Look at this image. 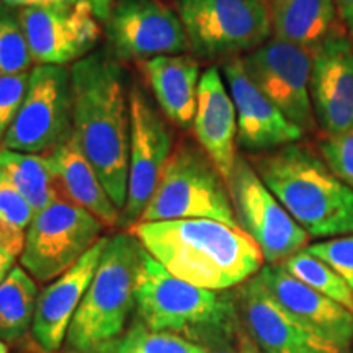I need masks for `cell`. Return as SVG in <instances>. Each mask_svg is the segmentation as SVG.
Wrapping results in <instances>:
<instances>
[{
  "instance_id": "cell-35",
  "label": "cell",
  "mask_w": 353,
  "mask_h": 353,
  "mask_svg": "<svg viewBox=\"0 0 353 353\" xmlns=\"http://www.w3.org/2000/svg\"><path fill=\"white\" fill-rule=\"evenodd\" d=\"M335 6L348 30L353 33V0H335Z\"/></svg>"
},
{
  "instance_id": "cell-32",
  "label": "cell",
  "mask_w": 353,
  "mask_h": 353,
  "mask_svg": "<svg viewBox=\"0 0 353 353\" xmlns=\"http://www.w3.org/2000/svg\"><path fill=\"white\" fill-rule=\"evenodd\" d=\"M30 72L0 76V144L15 120L28 87Z\"/></svg>"
},
{
  "instance_id": "cell-29",
  "label": "cell",
  "mask_w": 353,
  "mask_h": 353,
  "mask_svg": "<svg viewBox=\"0 0 353 353\" xmlns=\"http://www.w3.org/2000/svg\"><path fill=\"white\" fill-rule=\"evenodd\" d=\"M117 353H211V348L179 335L152 330L143 322H134L123 335Z\"/></svg>"
},
{
  "instance_id": "cell-16",
  "label": "cell",
  "mask_w": 353,
  "mask_h": 353,
  "mask_svg": "<svg viewBox=\"0 0 353 353\" xmlns=\"http://www.w3.org/2000/svg\"><path fill=\"white\" fill-rule=\"evenodd\" d=\"M311 101L322 131L342 134L353 128V46L343 34L332 33L314 51Z\"/></svg>"
},
{
  "instance_id": "cell-14",
  "label": "cell",
  "mask_w": 353,
  "mask_h": 353,
  "mask_svg": "<svg viewBox=\"0 0 353 353\" xmlns=\"http://www.w3.org/2000/svg\"><path fill=\"white\" fill-rule=\"evenodd\" d=\"M19 13L37 64L77 63L99 41V20L83 0L69 6L19 8Z\"/></svg>"
},
{
  "instance_id": "cell-18",
  "label": "cell",
  "mask_w": 353,
  "mask_h": 353,
  "mask_svg": "<svg viewBox=\"0 0 353 353\" xmlns=\"http://www.w3.org/2000/svg\"><path fill=\"white\" fill-rule=\"evenodd\" d=\"M239 309L250 339L262 353H342L303 327L255 276L241 286Z\"/></svg>"
},
{
  "instance_id": "cell-11",
  "label": "cell",
  "mask_w": 353,
  "mask_h": 353,
  "mask_svg": "<svg viewBox=\"0 0 353 353\" xmlns=\"http://www.w3.org/2000/svg\"><path fill=\"white\" fill-rule=\"evenodd\" d=\"M259 90L303 131L312 126L311 72L314 51L270 38L241 57Z\"/></svg>"
},
{
  "instance_id": "cell-10",
  "label": "cell",
  "mask_w": 353,
  "mask_h": 353,
  "mask_svg": "<svg viewBox=\"0 0 353 353\" xmlns=\"http://www.w3.org/2000/svg\"><path fill=\"white\" fill-rule=\"evenodd\" d=\"M228 190L237 224L255 241L265 262L281 263L303 249L309 234L291 218L244 157L237 156Z\"/></svg>"
},
{
  "instance_id": "cell-24",
  "label": "cell",
  "mask_w": 353,
  "mask_h": 353,
  "mask_svg": "<svg viewBox=\"0 0 353 353\" xmlns=\"http://www.w3.org/2000/svg\"><path fill=\"white\" fill-rule=\"evenodd\" d=\"M0 172L37 213L61 200L56 176L44 156L12 151L0 145Z\"/></svg>"
},
{
  "instance_id": "cell-26",
  "label": "cell",
  "mask_w": 353,
  "mask_h": 353,
  "mask_svg": "<svg viewBox=\"0 0 353 353\" xmlns=\"http://www.w3.org/2000/svg\"><path fill=\"white\" fill-rule=\"evenodd\" d=\"M280 265L299 281L353 312L352 286L332 267L309 254L306 249L298 250L296 254H293Z\"/></svg>"
},
{
  "instance_id": "cell-23",
  "label": "cell",
  "mask_w": 353,
  "mask_h": 353,
  "mask_svg": "<svg viewBox=\"0 0 353 353\" xmlns=\"http://www.w3.org/2000/svg\"><path fill=\"white\" fill-rule=\"evenodd\" d=\"M272 34L316 51L334 32L335 0H267Z\"/></svg>"
},
{
  "instance_id": "cell-7",
  "label": "cell",
  "mask_w": 353,
  "mask_h": 353,
  "mask_svg": "<svg viewBox=\"0 0 353 353\" xmlns=\"http://www.w3.org/2000/svg\"><path fill=\"white\" fill-rule=\"evenodd\" d=\"M190 50L205 59L252 51L272 37L267 0H175Z\"/></svg>"
},
{
  "instance_id": "cell-8",
  "label": "cell",
  "mask_w": 353,
  "mask_h": 353,
  "mask_svg": "<svg viewBox=\"0 0 353 353\" xmlns=\"http://www.w3.org/2000/svg\"><path fill=\"white\" fill-rule=\"evenodd\" d=\"M70 136V70L65 65H34L19 113L0 145L19 152L48 154Z\"/></svg>"
},
{
  "instance_id": "cell-41",
  "label": "cell",
  "mask_w": 353,
  "mask_h": 353,
  "mask_svg": "<svg viewBox=\"0 0 353 353\" xmlns=\"http://www.w3.org/2000/svg\"><path fill=\"white\" fill-rule=\"evenodd\" d=\"M70 353H81V352H70Z\"/></svg>"
},
{
  "instance_id": "cell-6",
  "label": "cell",
  "mask_w": 353,
  "mask_h": 353,
  "mask_svg": "<svg viewBox=\"0 0 353 353\" xmlns=\"http://www.w3.org/2000/svg\"><path fill=\"white\" fill-rule=\"evenodd\" d=\"M208 218L239 226L228 183L201 145L183 141L172 151L138 223Z\"/></svg>"
},
{
  "instance_id": "cell-4",
  "label": "cell",
  "mask_w": 353,
  "mask_h": 353,
  "mask_svg": "<svg viewBox=\"0 0 353 353\" xmlns=\"http://www.w3.org/2000/svg\"><path fill=\"white\" fill-rule=\"evenodd\" d=\"M254 169L309 236L353 232V190L307 148L281 145L255 159Z\"/></svg>"
},
{
  "instance_id": "cell-25",
  "label": "cell",
  "mask_w": 353,
  "mask_h": 353,
  "mask_svg": "<svg viewBox=\"0 0 353 353\" xmlns=\"http://www.w3.org/2000/svg\"><path fill=\"white\" fill-rule=\"evenodd\" d=\"M38 288L25 268L13 267L0 283V341L13 342L32 327Z\"/></svg>"
},
{
  "instance_id": "cell-2",
  "label": "cell",
  "mask_w": 353,
  "mask_h": 353,
  "mask_svg": "<svg viewBox=\"0 0 353 353\" xmlns=\"http://www.w3.org/2000/svg\"><path fill=\"white\" fill-rule=\"evenodd\" d=\"M128 232L172 275L200 288L226 291L263 267L262 250L252 237L216 219L136 223Z\"/></svg>"
},
{
  "instance_id": "cell-38",
  "label": "cell",
  "mask_w": 353,
  "mask_h": 353,
  "mask_svg": "<svg viewBox=\"0 0 353 353\" xmlns=\"http://www.w3.org/2000/svg\"><path fill=\"white\" fill-rule=\"evenodd\" d=\"M211 353H237L232 347H223V348H214Z\"/></svg>"
},
{
  "instance_id": "cell-15",
  "label": "cell",
  "mask_w": 353,
  "mask_h": 353,
  "mask_svg": "<svg viewBox=\"0 0 353 353\" xmlns=\"http://www.w3.org/2000/svg\"><path fill=\"white\" fill-rule=\"evenodd\" d=\"M255 278L303 327L348 353L353 342V312L299 281L280 263L265 265Z\"/></svg>"
},
{
  "instance_id": "cell-1",
  "label": "cell",
  "mask_w": 353,
  "mask_h": 353,
  "mask_svg": "<svg viewBox=\"0 0 353 353\" xmlns=\"http://www.w3.org/2000/svg\"><path fill=\"white\" fill-rule=\"evenodd\" d=\"M72 134L123 211L130 176L131 117L126 76L113 54L90 52L70 69Z\"/></svg>"
},
{
  "instance_id": "cell-12",
  "label": "cell",
  "mask_w": 353,
  "mask_h": 353,
  "mask_svg": "<svg viewBox=\"0 0 353 353\" xmlns=\"http://www.w3.org/2000/svg\"><path fill=\"white\" fill-rule=\"evenodd\" d=\"M103 25L113 54L123 61L190 50L180 17L159 0H114Z\"/></svg>"
},
{
  "instance_id": "cell-9",
  "label": "cell",
  "mask_w": 353,
  "mask_h": 353,
  "mask_svg": "<svg viewBox=\"0 0 353 353\" xmlns=\"http://www.w3.org/2000/svg\"><path fill=\"white\" fill-rule=\"evenodd\" d=\"M101 221L90 211L57 200L34 214L20 254L21 267L48 283L76 265L100 239Z\"/></svg>"
},
{
  "instance_id": "cell-5",
  "label": "cell",
  "mask_w": 353,
  "mask_h": 353,
  "mask_svg": "<svg viewBox=\"0 0 353 353\" xmlns=\"http://www.w3.org/2000/svg\"><path fill=\"white\" fill-rule=\"evenodd\" d=\"M144 247L131 232L108 237L90 285L68 332L69 347L81 353H117L125 325L136 309Z\"/></svg>"
},
{
  "instance_id": "cell-28",
  "label": "cell",
  "mask_w": 353,
  "mask_h": 353,
  "mask_svg": "<svg viewBox=\"0 0 353 353\" xmlns=\"http://www.w3.org/2000/svg\"><path fill=\"white\" fill-rule=\"evenodd\" d=\"M33 63L19 8L0 2V76L28 72Z\"/></svg>"
},
{
  "instance_id": "cell-17",
  "label": "cell",
  "mask_w": 353,
  "mask_h": 353,
  "mask_svg": "<svg viewBox=\"0 0 353 353\" xmlns=\"http://www.w3.org/2000/svg\"><path fill=\"white\" fill-rule=\"evenodd\" d=\"M224 81L237 114V143L247 151H268L303 138V130L291 123L245 72L241 57L223 64Z\"/></svg>"
},
{
  "instance_id": "cell-3",
  "label": "cell",
  "mask_w": 353,
  "mask_h": 353,
  "mask_svg": "<svg viewBox=\"0 0 353 353\" xmlns=\"http://www.w3.org/2000/svg\"><path fill=\"white\" fill-rule=\"evenodd\" d=\"M136 312L145 327L179 335L211 350L231 347L241 337L232 296L180 280L145 249L136 288Z\"/></svg>"
},
{
  "instance_id": "cell-27",
  "label": "cell",
  "mask_w": 353,
  "mask_h": 353,
  "mask_svg": "<svg viewBox=\"0 0 353 353\" xmlns=\"http://www.w3.org/2000/svg\"><path fill=\"white\" fill-rule=\"evenodd\" d=\"M37 214L30 203L0 172V245L19 257L30 223Z\"/></svg>"
},
{
  "instance_id": "cell-31",
  "label": "cell",
  "mask_w": 353,
  "mask_h": 353,
  "mask_svg": "<svg viewBox=\"0 0 353 353\" xmlns=\"http://www.w3.org/2000/svg\"><path fill=\"white\" fill-rule=\"evenodd\" d=\"M306 250L332 267L353 290V234L337 237V239L316 242L306 247Z\"/></svg>"
},
{
  "instance_id": "cell-21",
  "label": "cell",
  "mask_w": 353,
  "mask_h": 353,
  "mask_svg": "<svg viewBox=\"0 0 353 353\" xmlns=\"http://www.w3.org/2000/svg\"><path fill=\"white\" fill-rule=\"evenodd\" d=\"M52 174L56 176L57 190L65 196V201L74 203L81 208L90 211L105 224H118L121 221V211L114 206L107 190L101 185L99 175L74 134L48 152Z\"/></svg>"
},
{
  "instance_id": "cell-22",
  "label": "cell",
  "mask_w": 353,
  "mask_h": 353,
  "mask_svg": "<svg viewBox=\"0 0 353 353\" xmlns=\"http://www.w3.org/2000/svg\"><path fill=\"white\" fill-rule=\"evenodd\" d=\"M141 68L167 120L180 128L192 126L198 103L200 64L190 56L167 54L143 61Z\"/></svg>"
},
{
  "instance_id": "cell-40",
  "label": "cell",
  "mask_w": 353,
  "mask_h": 353,
  "mask_svg": "<svg viewBox=\"0 0 353 353\" xmlns=\"http://www.w3.org/2000/svg\"><path fill=\"white\" fill-rule=\"evenodd\" d=\"M108 2H110V3H112V6H113V2H114V0H108Z\"/></svg>"
},
{
  "instance_id": "cell-20",
  "label": "cell",
  "mask_w": 353,
  "mask_h": 353,
  "mask_svg": "<svg viewBox=\"0 0 353 353\" xmlns=\"http://www.w3.org/2000/svg\"><path fill=\"white\" fill-rule=\"evenodd\" d=\"M193 130L198 144L228 183L237 159V114L224 77H221L214 65L206 69L200 77Z\"/></svg>"
},
{
  "instance_id": "cell-39",
  "label": "cell",
  "mask_w": 353,
  "mask_h": 353,
  "mask_svg": "<svg viewBox=\"0 0 353 353\" xmlns=\"http://www.w3.org/2000/svg\"><path fill=\"white\" fill-rule=\"evenodd\" d=\"M0 353H8V348L3 341H0Z\"/></svg>"
},
{
  "instance_id": "cell-30",
  "label": "cell",
  "mask_w": 353,
  "mask_h": 353,
  "mask_svg": "<svg viewBox=\"0 0 353 353\" xmlns=\"http://www.w3.org/2000/svg\"><path fill=\"white\" fill-rule=\"evenodd\" d=\"M319 149L330 170L353 190V128L322 139Z\"/></svg>"
},
{
  "instance_id": "cell-13",
  "label": "cell",
  "mask_w": 353,
  "mask_h": 353,
  "mask_svg": "<svg viewBox=\"0 0 353 353\" xmlns=\"http://www.w3.org/2000/svg\"><path fill=\"white\" fill-rule=\"evenodd\" d=\"M130 176L121 224L138 223L172 156L174 138L161 113L139 87L130 92Z\"/></svg>"
},
{
  "instance_id": "cell-33",
  "label": "cell",
  "mask_w": 353,
  "mask_h": 353,
  "mask_svg": "<svg viewBox=\"0 0 353 353\" xmlns=\"http://www.w3.org/2000/svg\"><path fill=\"white\" fill-rule=\"evenodd\" d=\"M12 8H30V7H54V6H69L76 0H0Z\"/></svg>"
},
{
  "instance_id": "cell-19",
  "label": "cell",
  "mask_w": 353,
  "mask_h": 353,
  "mask_svg": "<svg viewBox=\"0 0 353 353\" xmlns=\"http://www.w3.org/2000/svg\"><path fill=\"white\" fill-rule=\"evenodd\" d=\"M107 242L108 237H100L76 265L39 293L32 332L44 352H57L68 339L70 322L94 278Z\"/></svg>"
},
{
  "instance_id": "cell-37",
  "label": "cell",
  "mask_w": 353,
  "mask_h": 353,
  "mask_svg": "<svg viewBox=\"0 0 353 353\" xmlns=\"http://www.w3.org/2000/svg\"><path fill=\"white\" fill-rule=\"evenodd\" d=\"M239 345H241V353H260V348L255 345L254 341H250V339L247 337H239Z\"/></svg>"
},
{
  "instance_id": "cell-36",
  "label": "cell",
  "mask_w": 353,
  "mask_h": 353,
  "mask_svg": "<svg viewBox=\"0 0 353 353\" xmlns=\"http://www.w3.org/2000/svg\"><path fill=\"white\" fill-rule=\"evenodd\" d=\"M83 2H87L88 6L92 7V10H94L97 20L105 21L108 19L110 8H112V3H110L108 0H83Z\"/></svg>"
},
{
  "instance_id": "cell-34",
  "label": "cell",
  "mask_w": 353,
  "mask_h": 353,
  "mask_svg": "<svg viewBox=\"0 0 353 353\" xmlns=\"http://www.w3.org/2000/svg\"><path fill=\"white\" fill-rule=\"evenodd\" d=\"M15 255L8 252L6 247L0 245V283L6 280L8 273L13 268V262H15Z\"/></svg>"
}]
</instances>
